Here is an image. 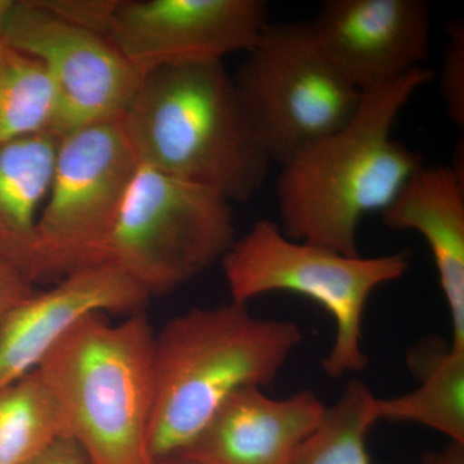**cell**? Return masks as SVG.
Segmentation results:
<instances>
[{
  "label": "cell",
  "instance_id": "6da1fadb",
  "mask_svg": "<svg viewBox=\"0 0 464 464\" xmlns=\"http://www.w3.org/2000/svg\"><path fill=\"white\" fill-rule=\"evenodd\" d=\"M432 79V70L423 66L362 93L359 109L341 130L282 167L276 200L284 235L360 255L362 218L383 212L424 166L418 152L393 139L392 128Z\"/></svg>",
  "mask_w": 464,
  "mask_h": 464
},
{
  "label": "cell",
  "instance_id": "ffe728a7",
  "mask_svg": "<svg viewBox=\"0 0 464 464\" xmlns=\"http://www.w3.org/2000/svg\"><path fill=\"white\" fill-rule=\"evenodd\" d=\"M440 90L454 124L464 125V24L454 21L449 25V42L442 60Z\"/></svg>",
  "mask_w": 464,
  "mask_h": 464
},
{
  "label": "cell",
  "instance_id": "8992f818",
  "mask_svg": "<svg viewBox=\"0 0 464 464\" xmlns=\"http://www.w3.org/2000/svg\"><path fill=\"white\" fill-rule=\"evenodd\" d=\"M234 76L271 163L283 167L337 132L362 102L310 21L268 24Z\"/></svg>",
  "mask_w": 464,
  "mask_h": 464
},
{
  "label": "cell",
  "instance_id": "ac0fdd59",
  "mask_svg": "<svg viewBox=\"0 0 464 464\" xmlns=\"http://www.w3.org/2000/svg\"><path fill=\"white\" fill-rule=\"evenodd\" d=\"M63 438L60 406L38 369L0 387V464H29Z\"/></svg>",
  "mask_w": 464,
  "mask_h": 464
},
{
  "label": "cell",
  "instance_id": "d6986e66",
  "mask_svg": "<svg viewBox=\"0 0 464 464\" xmlns=\"http://www.w3.org/2000/svg\"><path fill=\"white\" fill-rule=\"evenodd\" d=\"M375 399L366 384L350 382L340 399L326 406L322 423L302 448L295 464H373L366 442L378 422Z\"/></svg>",
  "mask_w": 464,
  "mask_h": 464
},
{
  "label": "cell",
  "instance_id": "9c48e42d",
  "mask_svg": "<svg viewBox=\"0 0 464 464\" xmlns=\"http://www.w3.org/2000/svg\"><path fill=\"white\" fill-rule=\"evenodd\" d=\"M3 27L50 76L58 137L121 121L143 75L105 36L58 17L41 0H12Z\"/></svg>",
  "mask_w": 464,
  "mask_h": 464
},
{
  "label": "cell",
  "instance_id": "277c9868",
  "mask_svg": "<svg viewBox=\"0 0 464 464\" xmlns=\"http://www.w3.org/2000/svg\"><path fill=\"white\" fill-rule=\"evenodd\" d=\"M155 332L145 311L110 323L85 317L38 366L67 439L92 464H152L149 431L154 404Z\"/></svg>",
  "mask_w": 464,
  "mask_h": 464
},
{
  "label": "cell",
  "instance_id": "44dd1931",
  "mask_svg": "<svg viewBox=\"0 0 464 464\" xmlns=\"http://www.w3.org/2000/svg\"><path fill=\"white\" fill-rule=\"evenodd\" d=\"M36 290L35 284L30 282L25 275L0 261V324Z\"/></svg>",
  "mask_w": 464,
  "mask_h": 464
},
{
  "label": "cell",
  "instance_id": "4fadbf2b",
  "mask_svg": "<svg viewBox=\"0 0 464 464\" xmlns=\"http://www.w3.org/2000/svg\"><path fill=\"white\" fill-rule=\"evenodd\" d=\"M325 409L313 391L275 399L249 387L232 395L181 454L204 464H295Z\"/></svg>",
  "mask_w": 464,
  "mask_h": 464
},
{
  "label": "cell",
  "instance_id": "7a4b0ae2",
  "mask_svg": "<svg viewBox=\"0 0 464 464\" xmlns=\"http://www.w3.org/2000/svg\"><path fill=\"white\" fill-rule=\"evenodd\" d=\"M121 127L140 164L230 203L252 199L271 164L224 61L143 75Z\"/></svg>",
  "mask_w": 464,
  "mask_h": 464
},
{
  "label": "cell",
  "instance_id": "8fae6325",
  "mask_svg": "<svg viewBox=\"0 0 464 464\" xmlns=\"http://www.w3.org/2000/svg\"><path fill=\"white\" fill-rule=\"evenodd\" d=\"M431 20L424 0H325L310 24L326 57L366 93L423 67Z\"/></svg>",
  "mask_w": 464,
  "mask_h": 464
},
{
  "label": "cell",
  "instance_id": "3957f363",
  "mask_svg": "<svg viewBox=\"0 0 464 464\" xmlns=\"http://www.w3.org/2000/svg\"><path fill=\"white\" fill-rule=\"evenodd\" d=\"M301 342L297 324L235 301L170 319L152 347V460L183 453L235 393L273 383Z\"/></svg>",
  "mask_w": 464,
  "mask_h": 464
},
{
  "label": "cell",
  "instance_id": "e0dca14e",
  "mask_svg": "<svg viewBox=\"0 0 464 464\" xmlns=\"http://www.w3.org/2000/svg\"><path fill=\"white\" fill-rule=\"evenodd\" d=\"M11 3L0 0V142L56 134V97L50 76L41 61L18 50L5 36L3 26Z\"/></svg>",
  "mask_w": 464,
  "mask_h": 464
},
{
  "label": "cell",
  "instance_id": "5b68a950",
  "mask_svg": "<svg viewBox=\"0 0 464 464\" xmlns=\"http://www.w3.org/2000/svg\"><path fill=\"white\" fill-rule=\"evenodd\" d=\"M221 264L231 301L246 304L268 293L286 292L322 306L335 325L334 342L323 369L338 380L368 366L362 319L369 298L381 286L404 276L409 255L347 256L290 239L277 222L261 219L234 241Z\"/></svg>",
  "mask_w": 464,
  "mask_h": 464
},
{
  "label": "cell",
  "instance_id": "cb8c5ba5",
  "mask_svg": "<svg viewBox=\"0 0 464 464\" xmlns=\"http://www.w3.org/2000/svg\"><path fill=\"white\" fill-rule=\"evenodd\" d=\"M152 464H204L199 462V460L194 459V458L185 456V454H174V456H169L166 458H161V459L154 460Z\"/></svg>",
  "mask_w": 464,
  "mask_h": 464
},
{
  "label": "cell",
  "instance_id": "9a60e30c",
  "mask_svg": "<svg viewBox=\"0 0 464 464\" xmlns=\"http://www.w3.org/2000/svg\"><path fill=\"white\" fill-rule=\"evenodd\" d=\"M58 146L52 133L0 142V261L33 282L36 224L48 191Z\"/></svg>",
  "mask_w": 464,
  "mask_h": 464
},
{
  "label": "cell",
  "instance_id": "7c38bea8",
  "mask_svg": "<svg viewBox=\"0 0 464 464\" xmlns=\"http://www.w3.org/2000/svg\"><path fill=\"white\" fill-rule=\"evenodd\" d=\"M150 295L111 264L85 268L36 290L0 324V387L35 371L76 324L96 314L145 311Z\"/></svg>",
  "mask_w": 464,
  "mask_h": 464
},
{
  "label": "cell",
  "instance_id": "603a6c76",
  "mask_svg": "<svg viewBox=\"0 0 464 464\" xmlns=\"http://www.w3.org/2000/svg\"><path fill=\"white\" fill-rule=\"evenodd\" d=\"M420 464H464V445L450 442L438 451H427Z\"/></svg>",
  "mask_w": 464,
  "mask_h": 464
},
{
  "label": "cell",
  "instance_id": "30bf717a",
  "mask_svg": "<svg viewBox=\"0 0 464 464\" xmlns=\"http://www.w3.org/2000/svg\"><path fill=\"white\" fill-rule=\"evenodd\" d=\"M268 24L262 0H116L105 38L145 75L246 53Z\"/></svg>",
  "mask_w": 464,
  "mask_h": 464
},
{
  "label": "cell",
  "instance_id": "52a82bcc",
  "mask_svg": "<svg viewBox=\"0 0 464 464\" xmlns=\"http://www.w3.org/2000/svg\"><path fill=\"white\" fill-rule=\"evenodd\" d=\"M237 240L231 203L218 192L140 164L106 249L150 295H168L221 262Z\"/></svg>",
  "mask_w": 464,
  "mask_h": 464
},
{
  "label": "cell",
  "instance_id": "7402d4cb",
  "mask_svg": "<svg viewBox=\"0 0 464 464\" xmlns=\"http://www.w3.org/2000/svg\"><path fill=\"white\" fill-rule=\"evenodd\" d=\"M29 464H92L72 439H60Z\"/></svg>",
  "mask_w": 464,
  "mask_h": 464
},
{
  "label": "cell",
  "instance_id": "5bb4252c",
  "mask_svg": "<svg viewBox=\"0 0 464 464\" xmlns=\"http://www.w3.org/2000/svg\"><path fill=\"white\" fill-rule=\"evenodd\" d=\"M464 168L423 166L381 213L392 230L422 235L450 315L451 347L464 351Z\"/></svg>",
  "mask_w": 464,
  "mask_h": 464
},
{
  "label": "cell",
  "instance_id": "2e32d148",
  "mask_svg": "<svg viewBox=\"0 0 464 464\" xmlns=\"http://www.w3.org/2000/svg\"><path fill=\"white\" fill-rule=\"evenodd\" d=\"M409 366L420 380L404 395L375 399V417L429 427L464 445V351L427 340L409 353Z\"/></svg>",
  "mask_w": 464,
  "mask_h": 464
},
{
  "label": "cell",
  "instance_id": "ba28073f",
  "mask_svg": "<svg viewBox=\"0 0 464 464\" xmlns=\"http://www.w3.org/2000/svg\"><path fill=\"white\" fill-rule=\"evenodd\" d=\"M139 167L121 121L58 137L51 188L36 224L34 284L105 264L110 237Z\"/></svg>",
  "mask_w": 464,
  "mask_h": 464
}]
</instances>
